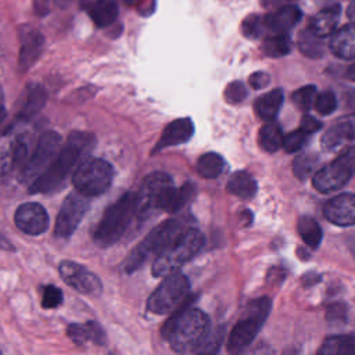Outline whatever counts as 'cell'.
<instances>
[{"label":"cell","instance_id":"17","mask_svg":"<svg viewBox=\"0 0 355 355\" xmlns=\"http://www.w3.org/2000/svg\"><path fill=\"white\" fill-rule=\"evenodd\" d=\"M46 101H47V92L43 85L40 83L26 85L18 103V110L15 114L17 121L29 122L42 111Z\"/></svg>","mask_w":355,"mask_h":355},{"label":"cell","instance_id":"7","mask_svg":"<svg viewBox=\"0 0 355 355\" xmlns=\"http://www.w3.org/2000/svg\"><path fill=\"white\" fill-rule=\"evenodd\" d=\"M269 311L270 300L268 297L251 301L245 309L244 318L240 319L230 331L227 340V351L232 354L243 352L257 337L269 315Z\"/></svg>","mask_w":355,"mask_h":355},{"label":"cell","instance_id":"40","mask_svg":"<svg viewBox=\"0 0 355 355\" xmlns=\"http://www.w3.org/2000/svg\"><path fill=\"white\" fill-rule=\"evenodd\" d=\"M306 137H308V135L305 132H302L301 129L293 130L287 136H283L282 147L284 148L286 153H295L304 146V143L306 141Z\"/></svg>","mask_w":355,"mask_h":355},{"label":"cell","instance_id":"29","mask_svg":"<svg viewBox=\"0 0 355 355\" xmlns=\"http://www.w3.org/2000/svg\"><path fill=\"white\" fill-rule=\"evenodd\" d=\"M320 355H352L354 354V336L340 334L324 340L318 351Z\"/></svg>","mask_w":355,"mask_h":355},{"label":"cell","instance_id":"39","mask_svg":"<svg viewBox=\"0 0 355 355\" xmlns=\"http://www.w3.org/2000/svg\"><path fill=\"white\" fill-rule=\"evenodd\" d=\"M315 110L322 115H330L337 108V98L333 92H323L313 101Z\"/></svg>","mask_w":355,"mask_h":355},{"label":"cell","instance_id":"49","mask_svg":"<svg viewBox=\"0 0 355 355\" xmlns=\"http://www.w3.org/2000/svg\"><path fill=\"white\" fill-rule=\"evenodd\" d=\"M318 3H326V1H329V0H316Z\"/></svg>","mask_w":355,"mask_h":355},{"label":"cell","instance_id":"45","mask_svg":"<svg viewBox=\"0 0 355 355\" xmlns=\"http://www.w3.org/2000/svg\"><path fill=\"white\" fill-rule=\"evenodd\" d=\"M290 1H293V0H261V4H262L265 8H272V7H282V6H286V4H288Z\"/></svg>","mask_w":355,"mask_h":355},{"label":"cell","instance_id":"22","mask_svg":"<svg viewBox=\"0 0 355 355\" xmlns=\"http://www.w3.org/2000/svg\"><path fill=\"white\" fill-rule=\"evenodd\" d=\"M67 334L76 345H85L87 343H93L94 345H105L107 343V337L103 327L93 320L82 324L71 323L67 327Z\"/></svg>","mask_w":355,"mask_h":355},{"label":"cell","instance_id":"18","mask_svg":"<svg viewBox=\"0 0 355 355\" xmlns=\"http://www.w3.org/2000/svg\"><path fill=\"white\" fill-rule=\"evenodd\" d=\"M324 216L334 225L352 226L355 222V196L343 193L330 198L323 208Z\"/></svg>","mask_w":355,"mask_h":355},{"label":"cell","instance_id":"15","mask_svg":"<svg viewBox=\"0 0 355 355\" xmlns=\"http://www.w3.org/2000/svg\"><path fill=\"white\" fill-rule=\"evenodd\" d=\"M14 222L25 234L39 236L49 229V214L39 202H25L17 208Z\"/></svg>","mask_w":355,"mask_h":355},{"label":"cell","instance_id":"25","mask_svg":"<svg viewBox=\"0 0 355 355\" xmlns=\"http://www.w3.org/2000/svg\"><path fill=\"white\" fill-rule=\"evenodd\" d=\"M226 189L230 194L241 200H250L257 193V182L248 172L237 171L233 175H230Z\"/></svg>","mask_w":355,"mask_h":355},{"label":"cell","instance_id":"44","mask_svg":"<svg viewBox=\"0 0 355 355\" xmlns=\"http://www.w3.org/2000/svg\"><path fill=\"white\" fill-rule=\"evenodd\" d=\"M51 0H36L35 3V7H36V11L39 14H46L49 11V4H50ZM55 3H65L67 0H53Z\"/></svg>","mask_w":355,"mask_h":355},{"label":"cell","instance_id":"11","mask_svg":"<svg viewBox=\"0 0 355 355\" xmlns=\"http://www.w3.org/2000/svg\"><path fill=\"white\" fill-rule=\"evenodd\" d=\"M60 147L61 136L54 130L44 132L39 137L31 157H28L25 164L22 165L21 180L33 182L50 165V162L57 155Z\"/></svg>","mask_w":355,"mask_h":355},{"label":"cell","instance_id":"36","mask_svg":"<svg viewBox=\"0 0 355 355\" xmlns=\"http://www.w3.org/2000/svg\"><path fill=\"white\" fill-rule=\"evenodd\" d=\"M315 97H316V87H315L313 85L304 86V87L295 90V92L291 94V100H293L294 105H295L300 111H304V112L311 110V107L313 105Z\"/></svg>","mask_w":355,"mask_h":355},{"label":"cell","instance_id":"30","mask_svg":"<svg viewBox=\"0 0 355 355\" xmlns=\"http://www.w3.org/2000/svg\"><path fill=\"white\" fill-rule=\"evenodd\" d=\"M298 233L302 239V241L311 247V248H318L323 233H322V227L319 226V223L316 222L315 218L312 216H301L298 219V225H297Z\"/></svg>","mask_w":355,"mask_h":355},{"label":"cell","instance_id":"6","mask_svg":"<svg viewBox=\"0 0 355 355\" xmlns=\"http://www.w3.org/2000/svg\"><path fill=\"white\" fill-rule=\"evenodd\" d=\"M176 187L172 178L165 172H153L147 175L136 193V214L147 216L148 214L169 209Z\"/></svg>","mask_w":355,"mask_h":355},{"label":"cell","instance_id":"9","mask_svg":"<svg viewBox=\"0 0 355 355\" xmlns=\"http://www.w3.org/2000/svg\"><path fill=\"white\" fill-rule=\"evenodd\" d=\"M189 279L184 273L175 270L159 283L147 301V309L155 315L171 313L189 294Z\"/></svg>","mask_w":355,"mask_h":355},{"label":"cell","instance_id":"37","mask_svg":"<svg viewBox=\"0 0 355 355\" xmlns=\"http://www.w3.org/2000/svg\"><path fill=\"white\" fill-rule=\"evenodd\" d=\"M194 194H196V186L193 183H184L182 187L176 189L168 212L180 211L184 205L189 204V201L194 197Z\"/></svg>","mask_w":355,"mask_h":355},{"label":"cell","instance_id":"3","mask_svg":"<svg viewBox=\"0 0 355 355\" xmlns=\"http://www.w3.org/2000/svg\"><path fill=\"white\" fill-rule=\"evenodd\" d=\"M204 243V234L198 229L184 227L157 255L153 263V275L164 277L178 270L202 248Z\"/></svg>","mask_w":355,"mask_h":355},{"label":"cell","instance_id":"38","mask_svg":"<svg viewBox=\"0 0 355 355\" xmlns=\"http://www.w3.org/2000/svg\"><path fill=\"white\" fill-rule=\"evenodd\" d=\"M64 295L62 291L53 284H47L43 287L42 293V306L46 309H54L58 308L62 304Z\"/></svg>","mask_w":355,"mask_h":355},{"label":"cell","instance_id":"16","mask_svg":"<svg viewBox=\"0 0 355 355\" xmlns=\"http://www.w3.org/2000/svg\"><path fill=\"white\" fill-rule=\"evenodd\" d=\"M44 49V36L32 26H22L19 29V54L18 69L26 72L42 55Z\"/></svg>","mask_w":355,"mask_h":355},{"label":"cell","instance_id":"35","mask_svg":"<svg viewBox=\"0 0 355 355\" xmlns=\"http://www.w3.org/2000/svg\"><path fill=\"white\" fill-rule=\"evenodd\" d=\"M241 32L248 39H258L266 33L263 15H250L241 24Z\"/></svg>","mask_w":355,"mask_h":355},{"label":"cell","instance_id":"12","mask_svg":"<svg viewBox=\"0 0 355 355\" xmlns=\"http://www.w3.org/2000/svg\"><path fill=\"white\" fill-rule=\"evenodd\" d=\"M29 139L8 128L0 133V176H4L18 166H22L28 158Z\"/></svg>","mask_w":355,"mask_h":355},{"label":"cell","instance_id":"21","mask_svg":"<svg viewBox=\"0 0 355 355\" xmlns=\"http://www.w3.org/2000/svg\"><path fill=\"white\" fill-rule=\"evenodd\" d=\"M302 12L298 7L291 4L282 6L276 11L263 15L266 33H287L300 22Z\"/></svg>","mask_w":355,"mask_h":355},{"label":"cell","instance_id":"24","mask_svg":"<svg viewBox=\"0 0 355 355\" xmlns=\"http://www.w3.org/2000/svg\"><path fill=\"white\" fill-rule=\"evenodd\" d=\"M340 15H341V7L338 4H334V6L331 4L326 8H323L322 11H319L312 18L309 29L320 37L330 36L337 28Z\"/></svg>","mask_w":355,"mask_h":355},{"label":"cell","instance_id":"2","mask_svg":"<svg viewBox=\"0 0 355 355\" xmlns=\"http://www.w3.org/2000/svg\"><path fill=\"white\" fill-rule=\"evenodd\" d=\"M94 143L96 139L92 133L72 132L50 165L31 183L29 193L39 194L57 190L71 171L92 151Z\"/></svg>","mask_w":355,"mask_h":355},{"label":"cell","instance_id":"1","mask_svg":"<svg viewBox=\"0 0 355 355\" xmlns=\"http://www.w3.org/2000/svg\"><path fill=\"white\" fill-rule=\"evenodd\" d=\"M194 297H186L162 326V337L179 354H193L200 349L209 333L208 316L197 308H190Z\"/></svg>","mask_w":355,"mask_h":355},{"label":"cell","instance_id":"41","mask_svg":"<svg viewBox=\"0 0 355 355\" xmlns=\"http://www.w3.org/2000/svg\"><path fill=\"white\" fill-rule=\"evenodd\" d=\"M247 97V89L240 80L230 82L225 89V100L229 104H239Z\"/></svg>","mask_w":355,"mask_h":355},{"label":"cell","instance_id":"46","mask_svg":"<svg viewBox=\"0 0 355 355\" xmlns=\"http://www.w3.org/2000/svg\"><path fill=\"white\" fill-rule=\"evenodd\" d=\"M6 118V108H4V93H3V87L0 85V126L3 123Z\"/></svg>","mask_w":355,"mask_h":355},{"label":"cell","instance_id":"23","mask_svg":"<svg viewBox=\"0 0 355 355\" xmlns=\"http://www.w3.org/2000/svg\"><path fill=\"white\" fill-rule=\"evenodd\" d=\"M329 47L334 55L344 60H352L355 57V31L352 24L334 31Z\"/></svg>","mask_w":355,"mask_h":355},{"label":"cell","instance_id":"33","mask_svg":"<svg viewBox=\"0 0 355 355\" xmlns=\"http://www.w3.org/2000/svg\"><path fill=\"white\" fill-rule=\"evenodd\" d=\"M225 161L218 153H205L197 162L198 173L205 179H215L223 171Z\"/></svg>","mask_w":355,"mask_h":355},{"label":"cell","instance_id":"20","mask_svg":"<svg viewBox=\"0 0 355 355\" xmlns=\"http://www.w3.org/2000/svg\"><path fill=\"white\" fill-rule=\"evenodd\" d=\"M194 133V125L190 118H179L172 121L162 132L159 140L157 141L153 153H158L166 147L179 146L191 139Z\"/></svg>","mask_w":355,"mask_h":355},{"label":"cell","instance_id":"4","mask_svg":"<svg viewBox=\"0 0 355 355\" xmlns=\"http://www.w3.org/2000/svg\"><path fill=\"white\" fill-rule=\"evenodd\" d=\"M136 214V193H125L111 204L98 220L93 240L100 247H108L116 243L129 227Z\"/></svg>","mask_w":355,"mask_h":355},{"label":"cell","instance_id":"42","mask_svg":"<svg viewBox=\"0 0 355 355\" xmlns=\"http://www.w3.org/2000/svg\"><path fill=\"white\" fill-rule=\"evenodd\" d=\"M248 83L252 89H263L270 83V76L263 71H258L250 76Z\"/></svg>","mask_w":355,"mask_h":355},{"label":"cell","instance_id":"31","mask_svg":"<svg viewBox=\"0 0 355 355\" xmlns=\"http://www.w3.org/2000/svg\"><path fill=\"white\" fill-rule=\"evenodd\" d=\"M300 51L309 58H320L324 54L323 37L315 35L309 28L304 29L298 37Z\"/></svg>","mask_w":355,"mask_h":355},{"label":"cell","instance_id":"14","mask_svg":"<svg viewBox=\"0 0 355 355\" xmlns=\"http://www.w3.org/2000/svg\"><path fill=\"white\" fill-rule=\"evenodd\" d=\"M58 272L62 280L78 293L87 295H97L101 293L103 284L98 276L78 262L62 261L58 265Z\"/></svg>","mask_w":355,"mask_h":355},{"label":"cell","instance_id":"13","mask_svg":"<svg viewBox=\"0 0 355 355\" xmlns=\"http://www.w3.org/2000/svg\"><path fill=\"white\" fill-rule=\"evenodd\" d=\"M86 198L87 197L79 191L67 196L55 219L54 234L57 237L67 239L76 230L89 208V201Z\"/></svg>","mask_w":355,"mask_h":355},{"label":"cell","instance_id":"19","mask_svg":"<svg viewBox=\"0 0 355 355\" xmlns=\"http://www.w3.org/2000/svg\"><path fill=\"white\" fill-rule=\"evenodd\" d=\"M355 133L354 115L349 114L337 119L322 136L320 144L326 151H334L345 144H351Z\"/></svg>","mask_w":355,"mask_h":355},{"label":"cell","instance_id":"48","mask_svg":"<svg viewBox=\"0 0 355 355\" xmlns=\"http://www.w3.org/2000/svg\"><path fill=\"white\" fill-rule=\"evenodd\" d=\"M126 4H133V3H136V0H123Z\"/></svg>","mask_w":355,"mask_h":355},{"label":"cell","instance_id":"34","mask_svg":"<svg viewBox=\"0 0 355 355\" xmlns=\"http://www.w3.org/2000/svg\"><path fill=\"white\" fill-rule=\"evenodd\" d=\"M319 164V157L313 153H304L293 162V172L298 179H306Z\"/></svg>","mask_w":355,"mask_h":355},{"label":"cell","instance_id":"28","mask_svg":"<svg viewBox=\"0 0 355 355\" xmlns=\"http://www.w3.org/2000/svg\"><path fill=\"white\" fill-rule=\"evenodd\" d=\"M283 144V132L282 128L275 119L265 121L259 129V146L263 151L276 153L282 148Z\"/></svg>","mask_w":355,"mask_h":355},{"label":"cell","instance_id":"8","mask_svg":"<svg viewBox=\"0 0 355 355\" xmlns=\"http://www.w3.org/2000/svg\"><path fill=\"white\" fill-rule=\"evenodd\" d=\"M114 169L110 162L101 158H85L72 175V183L80 194L96 197L107 191L112 182Z\"/></svg>","mask_w":355,"mask_h":355},{"label":"cell","instance_id":"26","mask_svg":"<svg viewBox=\"0 0 355 355\" xmlns=\"http://www.w3.org/2000/svg\"><path fill=\"white\" fill-rule=\"evenodd\" d=\"M87 12L98 28L111 25L118 17V4L115 0H96L87 7Z\"/></svg>","mask_w":355,"mask_h":355},{"label":"cell","instance_id":"32","mask_svg":"<svg viewBox=\"0 0 355 355\" xmlns=\"http://www.w3.org/2000/svg\"><path fill=\"white\" fill-rule=\"evenodd\" d=\"M261 50L268 57H283L291 51V39L287 33H272L262 42Z\"/></svg>","mask_w":355,"mask_h":355},{"label":"cell","instance_id":"43","mask_svg":"<svg viewBox=\"0 0 355 355\" xmlns=\"http://www.w3.org/2000/svg\"><path fill=\"white\" fill-rule=\"evenodd\" d=\"M320 128H322V123L316 118H313L311 115H304L302 116V119H301V130L305 132L306 135L315 133Z\"/></svg>","mask_w":355,"mask_h":355},{"label":"cell","instance_id":"10","mask_svg":"<svg viewBox=\"0 0 355 355\" xmlns=\"http://www.w3.org/2000/svg\"><path fill=\"white\" fill-rule=\"evenodd\" d=\"M354 147L348 146L341 155L315 173L312 179L313 187L320 193H333L344 187L354 173Z\"/></svg>","mask_w":355,"mask_h":355},{"label":"cell","instance_id":"5","mask_svg":"<svg viewBox=\"0 0 355 355\" xmlns=\"http://www.w3.org/2000/svg\"><path fill=\"white\" fill-rule=\"evenodd\" d=\"M186 223L182 219H168L154 227L126 257L121 268L125 273L137 270L150 257L158 255L165 245L183 229Z\"/></svg>","mask_w":355,"mask_h":355},{"label":"cell","instance_id":"47","mask_svg":"<svg viewBox=\"0 0 355 355\" xmlns=\"http://www.w3.org/2000/svg\"><path fill=\"white\" fill-rule=\"evenodd\" d=\"M352 10H354V4L351 3V4H349V7H348V15H349V19H352V18H354V12H352Z\"/></svg>","mask_w":355,"mask_h":355},{"label":"cell","instance_id":"27","mask_svg":"<svg viewBox=\"0 0 355 355\" xmlns=\"http://www.w3.org/2000/svg\"><path fill=\"white\" fill-rule=\"evenodd\" d=\"M282 104H283V92H282V89H275V90L261 96L257 100L255 111L261 119L272 121L276 118Z\"/></svg>","mask_w":355,"mask_h":355}]
</instances>
